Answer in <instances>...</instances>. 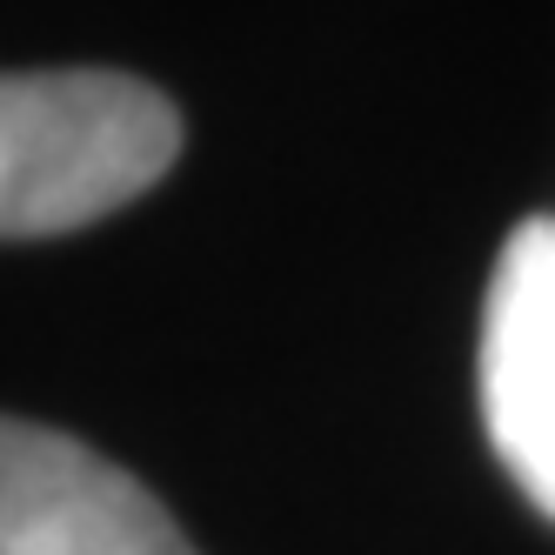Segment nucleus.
Returning a JSON list of instances; mask_svg holds the SVG:
<instances>
[{"mask_svg": "<svg viewBox=\"0 0 555 555\" xmlns=\"http://www.w3.org/2000/svg\"><path fill=\"white\" fill-rule=\"evenodd\" d=\"M181 114L162 88L107 67H41L0 88V228L74 234L175 168Z\"/></svg>", "mask_w": 555, "mask_h": 555, "instance_id": "obj_1", "label": "nucleus"}, {"mask_svg": "<svg viewBox=\"0 0 555 555\" xmlns=\"http://www.w3.org/2000/svg\"><path fill=\"white\" fill-rule=\"evenodd\" d=\"M0 555H202L181 522L88 442L41 422L0 428Z\"/></svg>", "mask_w": 555, "mask_h": 555, "instance_id": "obj_2", "label": "nucleus"}, {"mask_svg": "<svg viewBox=\"0 0 555 555\" xmlns=\"http://www.w3.org/2000/svg\"><path fill=\"white\" fill-rule=\"evenodd\" d=\"M475 375L502 468L555 522V215H529L502 242Z\"/></svg>", "mask_w": 555, "mask_h": 555, "instance_id": "obj_3", "label": "nucleus"}]
</instances>
